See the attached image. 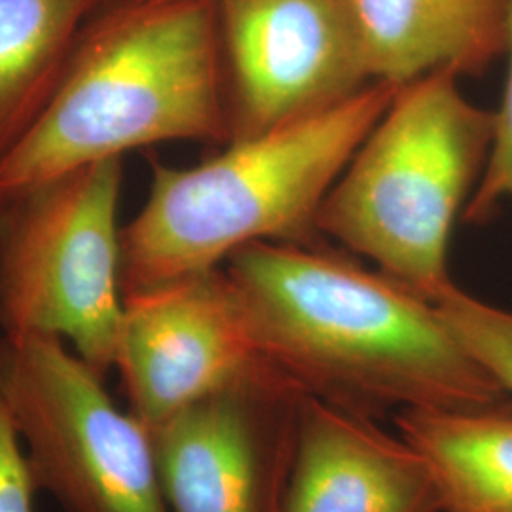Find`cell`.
<instances>
[{
	"mask_svg": "<svg viewBox=\"0 0 512 512\" xmlns=\"http://www.w3.org/2000/svg\"><path fill=\"white\" fill-rule=\"evenodd\" d=\"M224 270L260 355L311 399L374 420L509 399L435 304L380 270L315 243H253Z\"/></svg>",
	"mask_w": 512,
	"mask_h": 512,
	"instance_id": "6da1fadb",
	"label": "cell"
},
{
	"mask_svg": "<svg viewBox=\"0 0 512 512\" xmlns=\"http://www.w3.org/2000/svg\"><path fill=\"white\" fill-rule=\"evenodd\" d=\"M169 141L228 145L217 0H107L0 162V198Z\"/></svg>",
	"mask_w": 512,
	"mask_h": 512,
	"instance_id": "7a4b0ae2",
	"label": "cell"
},
{
	"mask_svg": "<svg viewBox=\"0 0 512 512\" xmlns=\"http://www.w3.org/2000/svg\"><path fill=\"white\" fill-rule=\"evenodd\" d=\"M397 90L374 82L194 167L154 164L147 202L120 234L122 293L217 270L253 243H315L330 188Z\"/></svg>",
	"mask_w": 512,
	"mask_h": 512,
	"instance_id": "3957f363",
	"label": "cell"
},
{
	"mask_svg": "<svg viewBox=\"0 0 512 512\" xmlns=\"http://www.w3.org/2000/svg\"><path fill=\"white\" fill-rule=\"evenodd\" d=\"M452 71L399 86L317 215V232L435 302L454 281L448 247L497 135Z\"/></svg>",
	"mask_w": 512,
	"mask_h": 512,
	"instance_id": "277c9868",
	"label": "cell"
},
{
	"mask_svg": "<svg viewBox=\"0 0 512 512\" xmlns=\"http://www.w3.org/2000/svg\"><path fill=\"white\" fill-rule=\"evenodd\" d=\"M122 177L116 158L0 198V332L69 342L101 376L114 368L124 308Z\"/></svg>",
	"mask_w": 512,
	"mask_h": 512,
	"instance_id": "5b68a950",
	"label": "cell"
},
{
	"mask_svg": "<svg viewBox=\"0 0 512 512\" xmlns=\"http://www.w3.org/2000/svg\"><path fill=\"white\" fill-rule=\"evenodd\" d=\"M0 380L38 490L65 512H169L150 429L63 340L0 332Z\"/></svg>",
	"mask_w": 512,
	"mask_h": 512,
	"instance_id": "8992f818",
	"label": "cell"
},
{
	"mask_svg": "<svg viewBox=\"0 0 512 512\" xmlns=\"http://www.w3.org/2000/svg\"><path fill=\"white\" fill-rule=\"evenodd\" d=\"M308 393L260 357L150 429L169 512H283Z\"/></svg>",
	"mask_w": 512,
	"mask_h": 512,
	"instance_id": "52a82bcc",
	"label": "cell"
},
{
	"mask_svg": "<svg viewBox=\"0 0 512 512\" xmlns=\"http://www.w3.org/2000/svg\"><path fill=\"white\" fill-rule=\"evenodd\" d=\"M228 143L374 84L349 0H217Z\"/></svg>",
	"mask_w": 512,
	"mask_h": 512,
	"instance_id": "ba28073f",
	"label": "cell"
},
{
	"mask_svg": "<svg viewBox=\"0 0 512 512\" xmlns=\"http://www.w3.org/2000/svg\"><path fill=\"white\" fill-rule=\"evenodd\" d=\"M260 357L224 266L124 294L114 368L129 412L148 429L228 384Z\"/></svg>",
	"mask_w": 512,
	"mask_h": 512,
	"instance_id": "9c48e42d",
	"label": "cell"
},
{
	"mask_svg": "<svg viewBox=\"0 0 512 512\" xmlns=\"http://www.w3.org/2000/svg\"><path fill=\"white\" fill-rule=\"evenodd\" d=\"M283 512H440V495L399 433L308 397Z\"/></svg>",
	"mask_w": 512,
	"mask_h": 512,
	"instance_id": "30bf717a",
	"label": "cell"
},
{
	"mask_svg": "<svg viewBox=\"0 0 512 512\" xmlns=\"http://www.w3.org/2000/svg\"><path fill=\"white\" fill-rule=\"evenodd\" d=\"M374 82L480 76L507 54L509 0H349Z\"/></svg>",
	"mask_w": 512,
	"mask_h": 512,
	"instance_id": "8fae6325",
	"label": "cell"
},
{
	"mask_svg": "<svg viewBox=\"0 0 512 512\" xmlns=\"http://www.w3.org/2000/svg\"><path fill=\"white\" fill-rule=\"evenodd\" d=\"M397 431L427 461L440 512H512V401L463 408H408Z\"/></svg>",
	"mask_w": 512,
	"mask_h": 512,
	"instance_id": "7c38bea8",
	"label": "cell"
},
{
	"mask_svg": "<svg viewBox=\"0 0 512 512\" xmlns=\"http://www.w3.org/2000/svg\"><path fill=\"white\" fill-rule=\"evenodd\" d=\"M107 0H0V162L37 120Z\"/></svg>",
	"mask_w": 512,
	"mask_h": 512,
	"instance_id": "4fadbf2b",
	"label": "cell"
},
{
	"mask_svg": "<svg viewBox=\"0 0 512 512\" xmlns=\"http://www.w3.org/2000/svg\"><path fill=\"white\" fill-rule=\"evenodd\" d=\"M446 327L501 389L512 395V313L452 283L433 302Z\"/></svg>",
	"mask_w": 512,
	"mask_h": 512,
	"instance_id": "5bb4252c",
	"label": "cell"
},
{
	"mask_svg": "<svg viewBox=\"0 0 512 512\" xmlns=\"http://www.w3.org/2000/svg\"><path fill=\"white\" fill-rule=\"evenodd\" d=\"M507 57L509 74L501 107L497 109V135L488 167L476 186L475 194L461 219L471 224L492 220L497 207L512 202V0L507 19Z\"/></svg>",
	"mask_w": 512,
	"mask_h": 512,
	"instance_id": "9a60e30c",
	"label": "cell"
},
{
	"mask_svg": "<svg viewBox=\"0 0 512 512\" xmlns=\"http://www.w3.org/2000/svg\"><path fill=\"white\" fill-rule=\"evenodd\" d=\"M38 484L0 380V512H35Z\"/></svg>",
	"mask_w": 512,
	"mask_h": 512,
	"instance_id": "2e32d148",
	"label": "cell"
},
{
	"mask_svg": "<svg viewBox=\"0 0 512 512\" xmlns=\"http://www.w3.org/2000/svg\"><path fill=\"white\" fill-rule=\"evenodd\" d=\"M141 2H160V0H141Z\"/></svg>",
	"mask_w": 512,
	"mask_h": 512,
	"instance_id": "e0dca14e",
	"label": "cell"
}]
</instances>
